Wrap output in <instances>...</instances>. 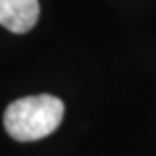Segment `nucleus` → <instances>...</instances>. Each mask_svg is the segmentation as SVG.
Masks as SVG:
<instances>
[{
    "mask_svg": "<svg viewBox=\"0 0 156 156\" xmlns=\"http://www.w3.org/2000/svg\"><path fill=\"white\" fill-rule=\"evenodd\" d=\"M64 115V104L54 95H30L11 102L4 115L7 134L19 142H31L52 134Z\"/></svg>",
    "mask_w": 156,
    "mask_h": 156,
    "instance_id": "obj_1",
    "label": "nucleus"
},
{
    "mask_svg": "<svg viewBox=\"0 0 156 156\" xmlns=\"http://www.w3.org/2000/svg\"><path fill=\"white\" fill-rule=\"evenodd\" d=\"M38 16V0H0V24L12 33L30 31Z\"/></svg>",
    "mask_w": 156,
    "mask_h": 156,
    "instance_id": "obj_2",
    "label": "nucleus"
}]
</instances>
